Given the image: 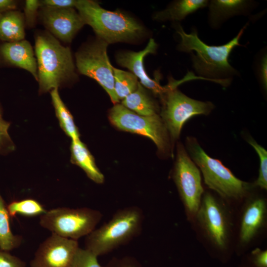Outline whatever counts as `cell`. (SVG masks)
<instances>
[{"label": "cell", "instance_id": "cell-32", "mask_svg": "<svg viewBox=\"0 0 267 267\" xmlns=\"http://www.w3.org/2000/svg\"><path fill=\"white\" fill-rule=\"evenodd\" d=\"M106 267H142L139 262L134 258L124 257L111 260Z\"/></svg>", "mask_w": 267, "mask_h": 267}, {"label": "cell", "instance_id": "cell-35", "mask_svg": "<svg viewBox=\"0 0 267 267\" xmlns=\"http://www.w3.org/2000/svg\"><path fill=\"white\" fill-rule=\"evenodd\" d=\"M17 1L13 0H0V17L3 14L16 10Z\"/></svg>", "mask_w": 267, "mask_h": 267}, {"label": "cell", "instance_id": "cell-23", "mask_svg": "<svg viewBox=\"0 0 267 267\" xmlns=\"http://www.w3.org/2000/svg\"><path fill=\"white\" fill-rule=\"evenodd\" d=\"M58 89H53L50 93L55 114L60 126L65 133L72 140L80 139V134L75 124L73 117L62 100Z\"/></svg>", "mask_w": 267, "mask_h": 267}, {"label": "cell", "instance_id": "cell-33", "mask_svg": "<svg viewBox=\"0 0 267 267\" xmlns=\"http://www.w3.org/2000/svg\"><path fill=\"white\" fill-rule=\"evenodd\" d=\"M267 57L264 54L259 63L258 75L260 80L264 89H267Z\"/></svg>", "mask_w": 267, "mask_h": 267}, {"label": "cell", "instance_id": "cell-34", "mask_svg": "<svg viewBox=\"0 0 267 267\" xmlns=\"http://www.w3.org/2000/svg\"><path fill=\"white\" fill-rule=\"evenodd\" d=\"M252 254L254 256V263L258 267H267V251H261L256 249Z\"/></svg>", "mask_w": 267, "mask_h": 267}, {"label": "cell", "instance_id": "cell-31", "mask_svg": "<svg viewBox=\"0 0 267 267\" xmlns=\"http://www.w3.org/2000/svg\"><path fill=\"white\" fill-rule=\"evenodd\" d=\"M79 0H42L41 6L52 8H76Z\"/></svg>", "mask_w": 267, "mask_h": 267}, {"label": "cell", "instance_id": "cell-2", "mask_svg": "<svg viewBox=\"0 0 267 267\" xmlns=\"http://www.w3.org/2000/svg\"><path fill=\"white\" fill-rule=\"evenodd\" d=\"M35 51L40 93L58 89L77 78L70 48L47 31L35 34Z\"/></svg>", "mask_w": 267, "mask_h": 267}, {"label": "cell", "instance_id": "cell-22", "mask_svg": "<svg viewBox=\"0 0 267 267\" xmlns=\"http://www.w3.org/2000/svg\"><path fill=\"white\" fill-rule=\"evenodd\" d=\"M7 205L0 192V250L9 252L19 247L22 237L14 234L10 228Z\"/></svg>", "mask_w": 267, "mask_h": 267}, {"label": "cell", "instance_id": "cell-5", "mask_svg": "<svg viewBox=\"0 0 267 267\" xmlns=\"http://www.w3.org/2000/svg\"><path fill=\"white\" fill-rule=\"evenodd\" d=\"M185 148L210 189L227 199L238 200L246 196L249 184L236 178L221 161L209 156L195 137H186Z\"/></svg>", "mask_w": 267, "mask_h": 267}, {"label": "cell", "instance_id": "cell-11", "mask_svg": "<svg viewBox=\"0 0 267 267\" xmlns=\"http://www.w3.org/2000/svg\"><path fill=\"white\" fill-rule=\"evenodd\" d=\"M79 248L77 240L51 233L39 245L31 267H72Z\"/></svg>", "mask_w": 267, "mask_h": 267}, {"label": "cell", "instance_id": "cell-10", "mask_svg": "<svg viewBox=\"0 0 267 267\" xmlns=\"http://www.w3.org/2000/svg\"><path fill=\"white\" fill-rule=\"evenodd\" d=\"M173 178L186 212L190 216L196 215L204 192L200 171L180 142L177 145Z\"/></svg>", "mask_w": 267, "mask_h": 267}, {"label": "cell", "instance_id": "cell-15", "mask_svg": "<svg viewBox=\"0 0 267 267\" xmlns=\"http://www.w3.org/2000/svg\"><path fill=\"white\" fill-rule=\"evenodd\" d=\"M0 55L6 63L27 71L38 81L37 60L28 41L3 43L0 46Z\"/></svg>", "mask_w": 267, "mask_h": 267}, {"label": "cell", "instance_id": "cell-27", "mask_svg": "<svg viewBox=\"0 0 267 267\" xmlns=\"http://www.w3.org/2000/svg\"><path fill=\"white\" fill-rule=\"evenodd\" d=\"M10 123L4 120L0 104V154L5 155L12 152L15 146L9 133L8 129Z\"/></svg>", "mask_w": 267, "mask_h": 267}, {"label": "cell", "instance_id": "cell-26", "mask_svg": "<svg viewBox=\"0 0 267 267\" xmlns=\"http://www.w3.org/2000/svg\"><path fill=\"white\" fill-rule=\"evenodd\" d=\"M247 141L255 150L260 159L259 176L254 185L261 189H267V152L252 137H248Z\"/></svg>", "mask_w": 267, "mask_h": 267}, {"label": "cell", "instance_id": "cell-21", "mask_svg": "<svg viewBox=\"0 0 267 267\" xmlns=\"http://www.w3.org/2000/svg\"><path fill=\"white\" fill-rule=\"evenodd\" d=\"M207 0H180L156 14L154 18L161 21H181L187 15L207 6Z\"/></svg>", "mask_w": 267, "mask_h": 267}, {"label": "cell", "instance_id": "cell-18", "mask_svg": "<svg viewBox=\"0 0 267 267\" xmlns=\"http://www.w3.org/2000/svg\"><path fill=\"white\" fill-rule=\"evenodd\" d=\"M71 162L82 169L89 178L101 184L104 177L96 166L94 159L86 145L80 139L72 140L71 146Z\"/></svg>", "mask_w": 267, "mask_h": 267}, {"label": "cell", "instance_id": "cell-30", "mask_svg": "<svg viewBox=\"0 0 267 267\" xmlns=\"http://www.w3.org/2000/svg\"><path fill=\"white\" fill-rule=\"evenodd\" d=\"M25 262L9 252L0 250V267H26Z\"/></svg>", "mask_w": 267, "mask_h": 267}, {"label": "cell", "instance_id": "cell-19", "mask_svg": "<svg viewBox=\"0 0 267 267\" xmlns=\"http://www.w3.org/2000/svg\"><path fill=\"white\" fill-rule=\"evenodd\" d=\"M25 20L23 13L14 10L0 17V40L14 42L24 40Z\"/></svg>", "mask_w": 267, "mask_h": 267}, {"label": "cell", "instance_id": "cell-17", "mask_svg": "<svg viewBox=\"0 0 267 267\" xmlns=\"http://www.w3.org/2000/svg\"><path fill=\"white\" fill-rule=\"evenodd\" d=\"M252 1L245 0H212L209 2V22L218 27L228 18L246 14L252 7Z\"/></svg>", "mask_w": 267, "mask_h": 267}, {"label": "cell", "instance_id": "cell-4", "mask_svg": "<svg viewBox=\"0 0 267 267\" xmlns=\"http://www.w3.org/2000/svg\"><path fill=\"white\" fill-rule=\"evenodd\" d=\"M76 8L85 24L108 44L132 41L143 33V27L134 19L118 11L104 9L97 2L79 0Z\"/></svg>", "mask_w": 267, "mask_h": 267}, {"label": "cell", "instance_id": "cell-8", "mask_svg": "<svg viewBox=\"0 0 267 267\" xmlns=\"http://www.w3.org/2000/svg\"><path fill=\"white\" fill-rule=\"evenodd\" d=\"M165 91L160 96L162 104L160 117L168 131L172 147L179 138L184 123L197 115H209L214 108L210 101L191 98L177 88L165 86Z\"/></svg>", "mask_w": 267, "mask_h": 267}, {"label": "cell", "instance_id": "cell-24", "mask_svg": "<svg viewBox=\"0 0 267 267\" xmlns=\"http://www.w3.org/2000/svg\"><path fill=\"white\" fill-rule=\"evenodd\" d=\"M114 90L119 100L123 99L137 88V78L132 73L113 67Z\"/></svg>", "mask_w": 267, "mask_h": 267}, {"label": "cell", "instance_id": "cell-9", "mask_svg": "<svg viewBox=\"0 0 267 267\" xmlns=\"http://www.w3.org/2000/svg\"><path fill=\"white\" fill-rule=\"evenodd\" d=\"M108 45L98 38L83 45L76 53V65L80 73L95 80L116 104L119 100L114 90L113 67L107 55Z\"/></svg>", "mask_w": 267, "mask_h": 267}, {"label": "cell", "instance_id": "cell-28", "mask_svg": "<svg viewBox=\"0 0 267 267\" xmlns=\"http://www.w3.org/2000/svg\"><path fill=\"white\" fill-rule=\"evenodd\" d=\"M72 267H102L97 257L90 251L79 247L75 255Z\"/></svg>", "mask_w": 267, "mask_h": 267}, {"label": "cell", "instance_id": "cell-6", "mask_svg": "<svg viewBox=\"0 0 267 267\" xmlns=\"http://www.w3.org/2000/svg\"><path fill=\"white\" fill-rule=\"evenodd\" d=\"M102 218V213L97 210L58 207L41 215L40 224L52 233L78 240L90 233Z\"/></svg>", "mask_w": 267, "mask_h": 267}, {"label": "cell", "instance_id": "cell-7", "mask_svg": "<svg viewBox=\"0 0 267 267\" xmlns=\"http://www.w3.org/2000/svg\"><path fill=\"white\" fill-rule=\"evenodd\" d=\"M111 123L119 130L144 135L151 139L163 156L173 155L167 128L159 114L142 116L128 109L123 105L116 104L109 111Z\"/></svg>", "mask_w": 267, "mask_h": 267}, {"label": "cell", "instance_id": "cell-25", "mask_svg": "<svg viewBox=\"0 0 267 267\" xmlns=\"http://www.w3.org/2000/svg\"><path fill=\"white\" fill-rule=\"evenodd\" d=\"M7 209L10 218L18 215L27 217L42 215L46 210L37 200L27 198L21 200L13 201L7 205Z\"/></svg>", "mask_w": 267, "mask_h": 267}, {"label": "cell", "instance_id": "cell-14", "mask_svg": "<svg viewBox=\"0 0 267 267\" xmlns=\"http://www.w3.org/2000/svg\"><path fill=\"white\" fill-rule=\"evenodd\" d=\"M157 44L153 39H150L146 47L142 50L134 51H125L117 54L116 60L121 66L130 70L137 78L140 83L154 94L160 96L166 90L165 86L159 84L160 76H158L155 80L149 77L144 68L143 59L148 54L154 53Z\"/></svg>", "mask_w": 267, "mask_h": 267}, {"label": "cell", "instance_id": "cell-20", "mask_svg": "<svg viewBox=\"0 0 267 267\" xmlns=\"http://www.w3.org/2000/svg\"><path fill=\"white\" fill-rule=\"evenodd\" d=\"M122 105L142 116L158 114L159 106L138 82L136 89L123 99Z\"/></svg>", "mask_w": 267, "mask_h": 267}, {"label": "cell", "instance_id": "cell-16", "mask_svg": "<svg viewBox=\"0 0 267 267\" xmlns=\"http://www.w3.org/2000/svg\"><path fill=\"white\" fill-rule=\"evenodd\" d=\"M266 214V201L258 198L251 201L243 213L240 229L241 243H249L263 225Z\"/></svg>", "mask_w": 267, "mask_h": 267}, {"label": "cell", "instance_id": "cell-12", "mask_svg": "<svg viewBox=\"0 0 267 267\" xmlns=\"http://www.w3.org/2000/svg\"><path fill=\"white\" fill-rule=\"evenodd\" d=\"M40 19L47 31L57 39L71 43L85 23L74 8L41 6Z\"/></svg>", "mask_w": 267, "mask_h": 267}, {"label": "cell", "instance_id": "cell-13", "mask_svg": "<svg viewBox=\"0 0 267 267\" xmlns=\"http://www.w3.org/2000/svg\"><path fill=\"white\" fill-rule=\"evenodd\" d=\"M196 215L211 241L218 247L224 248L228 237L227 222L222 206L212 194H204Z\"/></svg>", "mask_w": 267, "mask_h": 267}, {"label": "cell", "instance_id": "cell-1", "mask_svg": "<svg viewBox=\"0 0 267 267\" xmlns=\"http://www.w3.org/2000/svg\"><path fill=\"white\" fill-rule=\"evenodd\" d=\"M247 25H245L237 35L226 44L221 45H209L201 41L195 29L187 34L178 25L176 29L181 41L178 49L191 54L193 67L201 79L216 82L226 86L229 84L231 78L237 71L230 64L228 58L233 48L241 46L239 40Z\"/></svg>", "mask_w": 267, "mask_h": 267}, {"label": "cell", "instance_id": "cell-3", "mask_svg": "<svg viewBox=\"0 0 267 267\" xmlns=\"http://www.w3.org/2000/svg\"><path fill=\"white\" fill-rule=\"evenodd\" d=\"M144 215L133 206L118 210L107 222L94 229L85 239V248L97 257L126 244L141 231Z\"/></svg>", "mask_w": 267, "mask_h": 267}, {"label": "cell", "instance_id": "cell-29", "mask_svg": "<svg viewBox=\"0 0 267 267\" xmlns=\"http://www.w3.org/2000/svg\"><path fill=\"white\" fill-rule=\"evenodd\" d=\"M41 6L40 0H27L24 7L25 23L30 28L35 26L39 10Z\"/></svg>", "mask_w": 267, "mask_h": 267}]
</instances>
